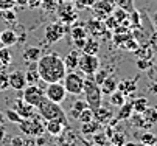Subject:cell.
<instances>
[{"label":"cell","instance_id":"1","mask_svg":"<svg viewBox=\"0 0 157 146\" xmlns=\"http://www.w3.org/2000/svg\"><path fill=\"white\" fill-rule=\"evenodd\" d=\"M36 69L39 72L40 79H44L45 82H59L64 79V76L67 73L62 58L55 51L42 54L37 61Z\"/></svg>","mask_w":157,"mask_h":146},{"label":"cell","instance_id":"2","mask_svg":"<svg viewBox=\"0 0 157 146\" xmlns=\"http://www.w3.org/2000/svg\"><path fill=\"white\" fill-rule=\"evenodd\" d=\"M82 93L86 96V101H87V106L90 107L92 110H95L97 107H100L103 104V93H101V89L100 86L95 82L94 76H84V89H82Z\"/></svg>","mask_w":157,"mask_h":146},{"label":"cell","instance_id":"3","mask_svg":"<svg viewBox=\"0 0 157 146\" xmlns=\"http://www.w3.org/2000/svg\"><path fill=\"white\" fill-rule=\"evenodd\" d=\"M84 73H81L79 70H73L65 73L64 79H62V84L67 90V93L70 95H81L82 89H84Z\"/></svg>","mask_w":157,"mask_h":146},{"label":"cell","instance_id":"4","mask_svg":"<svg viewBox=\"0 0 157 146\" xmlns=\"http://www.w3.org/2000/svg\"><path fill=\"white\" fill-rule=\"evenodd\" d=\"M39 110V115L44 120H53V118H61V120H67V115L64 114V110L61 109V106L58 103L50 101L48 98H44L39 106L36 107Z\"/></svg>","mask_w":157,"mask_h":146},{"label":"cell","instance_id":"5","mask_svg":"<svg viewBox=\"0 0 157 146\" xmlns=\"http://www.w3.org/2000/svg\"><path fill=\"white\" fill-rule=\"evenodd\" d=\"M78 69L81 73H84L86 76L94 75L98 69H100V59L98 54H79V62H78Z\"/></svg>","mask_w":157,"mask_h":146},{"label":"cell","instance_id":"6","mask_svg":"<svg viewBox=\"0 0 157 146\" xmlns=\"http://www.w3.org/2000/svg\"><path fill=\"white\" fill-rule=\"evenodd\" d=\"M44 98H45V93H44V90L37 84H27L22 89V99L31 104L33 107H37Z\"/></svg>","mask_w":157,"mask_h":146},{"label":"cell","instance_id":"7","mask_svg":"<svg viewBox=\"0 0 157 146\" xmlns=\"http://www.w3.org/2000/svg\"><path fill=\"white\" fill-rule=\"evenodd\" d=\"M44 93H45V98H48L50 101L58 103V104H61L67 98V90H65V87L62 84V81H59V82H48L45 90H44Z\"/></svg>","mask_w":157,"mask_h":146},{"label":"cell","instance_id":"8","mask_svg":"<svg viewBox=\"0 0 157 146\" xmlns=\"http://www.w3.org/2000/svg\"><path fill=\"white\" fill-rule=\"evenodd\" d=\"M67 33V28L64 22H53L45 28V40L48 44H56L58 40H61Z\"/></svg>","mask_w":157,"mask_h":146},{"label":"cell","instance_id":"9","mask_svg":"<svg viewBox=\"0 0 157 146\" xmlns=\"http://www.w3.org/2000/svg\"><path fill=\"white\" fill-rule=\"evenodd\" d=\"M114 8H115V5L112 3L110 0H98V2L92 6L95 17H98L100 20H104L107 16H110Z\"/></svg>","mask_w":157,"mask_h":146},{"label":"cell","instance_id":"10","mask_svg":"<svg viewBox=\"0 0 157 146\" xmlns=\"http://www.w3.org/2000/svg\"><path fill=\"white\" fill-rule=\"evenodd\" d=\"M56 11H58V14H59V17H61V22H67V24H72V22H75L76 20V17H78V14H76V9L72 6V3H61L59 5V8H56Z\"/></svg>","mask_w":157,"mask_h":146},{"label":"cell","instance_id":"11","mask_svg":"<svg viewBox=\"0 0 157 146\" xmlns=\"http://www.w3.org/2000/svg\"><path fill=\"white\" fill-rule=\"evenodd\" d=\"M65 128H67V120H61V118L47 120V123H45V131L50 135H53V137L62 135V132H64Z\"/></svg>","mask_w":157,"mask_h":146},{"label":"cell","instance_id":"12","mask_svg":"<svg viewBox=\"0 0 157 146\" xmlns=\"http://www.w3.org/2000/svg\"><path fill=\"white\" fill-rule=\"evenodd\" d=\"M86 30H87V33L92 34V37L104 36V33L107 31L106 27H104V22H103V20H100L98 17H94V19H90V20H87Z\"/></svg>","mask_w":157,"mask_h":146},{"label":"cell","instance_id":"13","mask_svg":"<svg viewBox=\"0 0 157 146\" xmlns=\"http://www.w3.org/2000/svg\"><path fill=\"white\" fill-rule=\"evenodd\" d=\"M8 82H10V87L14 90H22L27 86V79H25V73L20 72V70H14L13 73L8 75Z\"/></svg>","mask_w":157,"mask_h":146},{"label":"cell","instance_id":"14","mask_svg":"<svg viewBox=\"0 0 157 146\" xmlns=\"http://www.w3.org/2000/svg\"><path fill=\"white\" fill-rule=\"evenodd\" d=\"M112 118H114V112H112V109L110 107H106V106H101L100 107H97L95 110H94V120L95 121H98L101 126H104V124H107Z\"/></svg>","mask_w":157,"mask_h":146},{"label":"cell","instance_id":"15","mask_svg":"<svg viewBox=\"0 0 157 146\" xmlns=\"http://www.w3.org/2000/svg\"><path fill=\"white\" fill-rule=\"evenodd\" d=\"M64 61V67H65V72H73V70H78V62H79V50H72L65 54V58H62Z\"/></svg>","mask_w":157,"mask_h":146},{"label":"cell","instance_id":"16","mask_svg":"<svg viewBox=\"0 0 157 146\" xmlns=\"http://www.w3.org/2000/svg\"><path fill=\"white\" fill-rule=\"evenodd\" d=\"M14 110H16L22 118H30V117L34 114V107L31 106V104H28L27 101H24L22 98L14 101Z\"/></svg>","mask_w":157,"mask_h":146},{"label":"cell","instance_id":"17","mask_svg":"<svg viewBox=\"0 0 157 146\" xmlns=\"http://www.w3.org/2000/svg\"><path fill=\"white\" fill-rule=\"evenodd\" d=\"M42 56V51L39 47H27L22 53V59H24L25 64H33V62H37L39 58Z\"/></svg>","mask_w":157,"mask_h":146},{"label":"cell","instance_id":"18","mask_svg":"<svg viewBox=\"0 0 157 146\" xmlns=\"http://www.w3.org/2000/svg\"><path fill=\"white\" fill-rule=\"evenodd\" d=\"M0 44H2L3 47H13L17 44V33L14 30H3L0 31Z\"/></svg>","mask_w":157,"mask_h":146},{"label":"cell","instance_id":"19","mask_svg":"<svg viewBox=\"0 0 157 146\" xmlns=\"http://www.w3.org/2000/svg\"><path fill=\"white\" fill-rule=\"evenodd\" d=\"M117 90H120L124 96L126 95H132L134 92L137 90V78L136 79H124L120 81L117 84Z\"/></svg>","mask_w":157,"mask_h":146},{"label":"cell","instance_id":"20","mask_svg":"<svg viewBox=\"0 0 157 146\" xmlns=\"http://www.w3.org/2000/svg\"><path fill=\"white\" fill-rule=\"evenodd\" d=\"M40 118H42V117H40ZM40 118H39V117H34V114L28 118V123H30V135L37 137V135H42V134H44V131H45V126L42 124Z\"/></svg>","mask_w":157,"mask_h":146},{"label":"cell","instance_id":"21","mask_svg":"<svg viewBox=\"0 0 157 146\" xmlns=\"http://www.w3.org/2000/svg\"><path fill=\"white\" fill-rule=\"evenodd\" d=\"M129 121H131V124L134 128H137V129H145V131H149L151 128H152V124H149L148 121H145V118H143V115L142 114H134L132 112V115L129 117Z\"/></svg>","mask_w":157,"mask_h":146},{"label":"cell","instance_id":"22","mask_svg":"<svg viewBox=\"0 0 157 146\" xmlns=\"http://www.w3.org/2000/svg\"><path fill=\"white\" fill-rule=\"evenodd\" d=\"M117 84H118L117 78H114L112 75H109V76L103 81V84L100 86L101 93H103V95H110L112 92H115V90H117Z\"/></svg>","mask_w":157,"mask_h":146},{"label":"cell","instance_id":"23","mask_svg":"<svg viewBox=\"0 0 157 146\" xmlns=\"http://www.w3.org/2000/svg\"><path fill=\"white\" fill-rule=\"evenodd\" d=\"M81 51L86 53V54H98V51H100V42H98L95 37H86V44L81 48Z\"/></svg>","mask_w":157,"mask_h":146},{"label":"cell","instance_id":"24","mask_svg":"<svg viewBox=\"0 0 157 146\" xmlns=\"http://www.w3.org/2000/svg\"><path fill=\"white\" fill-rule=\"evenodd\" d=\"M103 126H101L98 121H95V120L89 121V123H81V134H84V135H94Z\"/></svg>","mask_w":157,"mask_h":146},{"label":"cell","instance_id":"25","mask_svg":"<svg viewBox=\"0 0 157 146\" xmlns=\"http://www.w3.org/2000/svg\"><path fill=\"white\" fill-rule=\"evenodd\" d=\"M89 106H87V101L86 99H76L73 104H72V109H70V117L73 118V120H76L78 118V115H79V112H82L84 109H87Z\"/></svg>","mask_w":157,"mask_h":146},{"label":"cell","instance_id":"26","mask_svg":"<svg viewBox=\"0 0 157 146\" xmlns=\"http://www.w3.org/2000/svg\"><path fill=\"white\" fill-rule=\"evenodd\" d=\"M120 110H118V114H117V120L120 121H124V120H129V117L132 115V112H134V109H132V104L131 103H124V104H121V106L118 107Z\"/></svg>","mask_w":157,"mask_h":146},{"label":"cell","instance_id":"27","mask_svg":"<svg viewBox=\"0 0 157 146\" xmlns=\"http://www.w3.org/2000/svg\"><path fill=\"white\" fill-rule=\"evenodd\" d=\"M134 53H136V56H137L139 59H152V54H154V51H152V48L149 47V44L139 45V48L134 51Z\"/></svg>","mask_w":157,"mask_h":146},{"label":"cell","instance_id":"28","mask_svg":"<svg viewBox=\"0 0 157 146\" xmlns=\"http://www.w3.org/2000/svg\"><path fill=\"white\" fill-rule=\"evenodd\" d=\"M109 103L112 104V106H115V107H120L121 104L126 103V96L120 90H115V92H112L109 95Z\"/></svg>","mask_w":157,"mask_h":146},{"label":"cell","instance_id":"29","mask_svg":"<svg viewBox=\"0 0 157 146\" xmlns=\"http://www.w3.org/2000/svg\"><path fill=\"white\" fill-rule=\"evenodd\" d=\"M131 104H132V109H134V112H137V114H142L149 104H148V99L145 98V96H139V98H136L134 101H131Z\"/></svg>","mask_w":157,"mask_h":146},{"label":"cell","instance_id":"30","mask_svg":"<svg viewBox=\"0 0 157 146\" xmlns=\"http://www.w3.org/2000/svg\"><path fill=\"white\" fill-rule=\"evenodd\" d=\"M25 79H27V84H37L40 81V76H39V72L36 67H31L25 72Z\"/></svg>","mask_w":157,"mask_h":146},{"label":"cell","instance_id":"31","mask_svg":"<svg viewBox=\"0 0 157 146\" xmlns=\"http://www.w3.org/2000/svg\"><path fill=\"white\" fill-rule=\"evenodd\" d=\"M142 115H143V118H145V121H148L149 124H155L157 123V109L155 107H146L143 112H142Z\"/></svg>","mask_w":157,"mask_h":146},{"label":"cell","instance_id":"32","mask_svg":"<svg viewBox=\"0 0 157 146\" xmlns=\"http://www.w3.org/2000/svg\"><path fill=\"white\" fill-rule=\"evenodd\" d=\"M11 61H13V54L10 51L8 47H2L0 48V64H2L3 67H8L11 64Z\"/></svg>","mask_w":157,"mask_h":146},{"label":"cell","instance_id":"33","mask_svg":"<svg viewBox=\"0 0 157 146\" xmlns=\"http://www.w3.org/2000/svg\"><path fill=\"white\" fill-rule=\"evenodd\" d=\"M70 34H72V39L87 37V30H86V27H84V25H81V24H75V27L72 28Z\"/></svg>","mask_w":157,"mask_h":146},{"label":"cell","instance_id":"34","mask_svg":"<svg viewBox=\"0 0 157 146\" xmlns=\"http://www.w3.org/2000/svg\"><path fill=\"white\" fill-rule=\"evenodd\" d=\"M140 143L148 144V146H155L157 144V135H154L152 132H143L140 135Z\"/></svg>","mask_w":157,"mask_h":146},{"label":"cell","instance_id":"35","mask_svg":"<svg viewBox=\"0 0 157 146\" xmlns=\"http://www.w3.org/2000/svg\"><path fill=\"white\" fill-rule=\"evenodd\" d=\"M109 75H110V70H109V69H98L92 76H94V79H95L97 84H98V86H101V84H103V81H104Z\"/></svg>","mask_w":157,"mask_h":146},{"label":"cell","instance_id":"36","mask_svg":"<svg viewBox=\"0 0 157 146\" xmlns=\"http://www.w3.org/2000/svg\"><path fill=\"white\" fill-rule=\"evenodd\" d=\"M112 16H114V17L117 19V22H118V24H123L124 20L129 17V13H128L126 9H123V8L115 6V8H114V11H112Z\"/></svg>","mask_w":157,"mask_h":146},{"label":"cell","instance_id":"37","mask_svg":"<svg viewBox=\"0 0 157 146\" xmlns=\"http://www.w3.org/2000/svg\"><path fill=\"white\" fill-rule=\"evenodd\" d=\"M76 120H78L79 123H89V121H92V120H94V110H92L90 107L84 109L82 112H79V115H78Z\"/></svg>","mask_w":157,"mask_h":146},{"label":"cell","instance_id":"38","mask_svg":"<svg viewBox=\"0 0 157 146\" xmlns=\"http://www.w3.org/2000/svg\"><path fill=\"white\" fill-rule=\"evenodd\" d=\"M109 141H110V143H114V144H117V146H123L128 140H126V135H124L123 132H120V131L117 132V131H115V132H114V135L110 137V140H109Z\"/></svg>","mask_w":157,"mask_h":146},{"label":"cell","instance_id":"39","mask_svg":"<svg viewBox=\"0 0 157 146\" xmlns=\"http://www.w3.org/2000/svg\"><path fill=\"white\" fill-rule=\"evenodd\" d=\"M40 6L44 8L45 13H55L58 8V0H42Z\"/></svg>","mask_w":157,"mask_h":146},{"label":"cell","instance_id":"40","mask_svg":"<svg viewBox=\"0 0 157 146\" xmlns=\"http://www.w3.org/2000/svg\"><path fill=\"white\" fill-rule=\"evenodd\" d=\"M110 2L114 3L115 6H118V8L126 9L128 13L134 9V3H132V0H110Z\"/></svg>","mask_w":157,"mask_h":146},{"label":"cell","instance_id":"41","mask_svg":"<svg viewBox=\"0 0 157 146\" xmlns=\"http://www.w3.org/2000/svg\"><path fill=\"white\" fill-rule=\"evenodd\" d=\"M5 117H6L11 123H17V124H19L22 120H24V118H22V117L14 110V109H6V110H5Z\"/></svg>","mask_w":157,"mask_h":146},{"label":"cell","instance_id":"42","mask_svg":"<svg viewBox=\"0 0 157 146\" xmlns=\"http://www.w3.org/2000/svg\"><path fill=\"white\" fill-rule=\"evenodd\" d=\"M107 141H109V138L106 137V134L104 132H95L94 134V143L97 144V146H104V144H107Z\"/></svg>","mask_w":157,"mask_h":146},{"label":"cell","instance_id":"43","mask_svg":"<svg viewBox=\"0 0 157 146\" xmlns=\"http://www.w3.org/2000/svg\"><path fill=\"white\" fill-rule=\"evenodd\" d=\"M2 17L6 20V22H10V24H13V22H16V20H17V14H16V11H14V9L2 11Z\"/></svg>","mask_w":157,"mask_h":146},{"label":"cell","instance_id":"44","mask_svg":"<svg viewBox=\"0 0 157 146\" xmlns=\"http://www.w3.org/2000/svg\"><path fill=\"white\" fill-rule=\"evenodd\" d=\"M10 87V82H8V73L5 70H0V92L5 90Z\"/></svg>","mask_w":157,"mask_h":146},{"label":"cell","instance_id":"45","mask_svg":"<svg viewBox=\"0 0 157 146\" xmlns=\"http://www.w3.org/2000/svg\"><path fill=\"white\" fill-rule=\"evenodd\" d=\"M98 0H76V6L78 9H86V8H92Z\"/></svg>","mask_w":157,"mask_h":146},{"label":"cell","instance_id":"46","mask_svg":"<svg viewBox=\"0 0 157 146\" xmlns=\"http://www.w3.org/2000/svg\"><path fill=\"white\" fill-rule=\"evenodd\" d=\"M137 67L143 72L152 67V59H137Z\"/></svg>","mask_w":157,"mask_h":146},{"label":"cell","instance_id":"47","mask_svg":"<svg viewBox=\"0 0 157 146\" xmlns=\"http://www.w3.org/2000/svg\"><path fill=\"white\" fill-rule=\"evenodd\" d=\"M16 8V0H0V11L14 9Z\"/></svg>","mask_w":157,"mask_h":146},{"label":"cell","instance_id":"48","mask_svg":"<svg viewBox=\"0 0 157 146\" xmlns=\"http://www.w3.org/2000/svg\"><path fill=\"white\" fill-rule=\"evenodd\" d=\"M148 44H149V47L152 48V51L157 53V31H154V33L151 34V37H149V40H148Z\"/></svg>","mask_w":157,"mask_h":146},{"label":"cell","instance_id":"49","mask_svg":"<svg viewBox=\"0 0 157 146\" xmlns=\"http://www.w3.org/2000/svg\"><path fill=\"white\" fill-rule=\"evenodd\" d=\"M40 3H42V0H28L27 8H30V9H36V8H40Z\"/></svg>","mask_w":157,"mask_h":146},{"label":"cell","instance_id":"50","mask_svg":"<svg viewBox=\"0 0 157 146\" xmlns=\"http://www.w3.org/2000/svg\"><path fill=\"white\" fill-rule=\"evenodd\" d=\"M11 146H25V140L22 137H14L11 140Z\"/></svg>","mask_w":157,"mask_h":146},{"label":"cell","instance_id":"51","mask_svg":"<svg viewBox=\"0 0 157 146\" xmlns=\"http://www.w3.org/2000/svg\"><path fill=\"white\" fill-rule=\"evenodd\" d=\"M73 44L76 47V50H81L86 44V37H81V39H73Z\"/></svg>","mask_w":157,"mask_h":146},{"label":"cell","instance_id":"52","mask_svg":"<svg viewBox=\"0 0 157 146\" xmlns=\"http://www.w3.org/2000/svg\"><path fill=\"white\" fill-rule=\"evenodd\" d=\"M34 143H36L37 146H44V144H45V143H47V140H45V138H44L42 135H37V138H36V141H34Z\"/></svg>","mask_w":157,"mask_h":146},{"label":"cell","instance_id":"53","mask_svg":"<svg viewBox=\"0 0 157 146\" xmlns=\"http://www.w3.org/2000/svg\"><path fill=\"white\" fill-rule=\"evenodd\" d=\"M5 135H6V128L3 126V123H2V124H0V141L5 138Z\"/></svg>","mask_w":157,"mask_h":146},{"label":"cell","instance_id":"54","mask_svg":"<svg viewBox=\"0 0 157 146\" xmlns=\"http://www.w3.org/2000/svg\"><path fill=\"white\" fill-rule=\"evenodd\" d=\"M28 0H16V6H22V8H27Z\"/></svg>","mask_w":157,"mask_h":146},{"label":"cell","instance_id":"55","mask_svg":"<svg viewBox=\"0 0 157 146\" xmlns=\"http://www.w3.org/2000/svg\"><path fill=\"white\" fill-rule=\"evenodd\" d=\"M152 24L157 27V11H155V13H154V16H152Z\"/></svg>","mask_w":157,"mask_h":146},{"label":"cell","instance_id":"56","mask_svg":"<svg viewBox=\"0 0 157 146\" xmlns=\"http://www.w3.org/2000/svg\"><path fill=\"white\" fill-rule=\"evenodd\" d=\"M151 90H152V92H154V93L157 95V82H154V84L151 86Z\"/></svg>","mask_w":157,"mask_h":146},{"label":"cell","instance_id":"57","mask_svg":"<svg viewBox=\"0 0 157 146\" xmlns=\"http://www.w3.org/2000/svg\"><path fill=\"white\" fill-rule=\"evenodd\" d=\"M3 120H5V114H2V112H0V124L3 123Z\"/></svg>","mask_w":157,"mask_h":146},{"label":"cell","instance_id":"58","mask_svg":"<svg viewBox=\"0 0 157 146\" xmlns=\"http://www.w3.org/2000/svg\"><path fill=\"white\" fill-rule=\"evenodd\" d=\"M134 146H148V144H143V143H136V141H134Z\"/></svg>","mask_w":157,"mask_h":146},{"label":"cell","instance_id":"59","mask_svg":"<svg viewBox=\"0 0 157 146\" xmlns=\"http://www.w3.org/2000/svg\"><path fill=\"white\" fill-rule=\"evenodd\" d=\"M64 2H69V3H70V2H72V0H61V3H64Z\"/></svg>","mask_w":157,"mask_h":146},{"label":"cell","instance_id":"60","mask_svg":"<svg viewBox=\"0 0 157 146\" xmlns=\"http://www.w3.org/2000/svg\"><path fill=\"white\" fill-rule=\"evenodd\" d=\"M107 146H117V144H114V143H107Z\"/></svg>","mask_w":157,"mask_h":146},{"label":"cell","instance_id":"61","mask_svg":"<svg viewBox=\"0 0 157 146\" xmlns=\"http://www.w3.org/2000/svg\"><path fill=\"white\" fill-rule=\"evenodd\" d=\"M31 146H37V144H36V143H34V144H31Z\"/></svg>","mask_w":157,"mask_h":146},{"label":"cell","instance_id":"62","mask_svg":"<svg viewBox=\"0 0 157 146\" xmlns=\"http://www.w3.org/2000/svg\"><path fill=\"white\" fill-rule=\"evenodd\" d=\"M44 146H45V144H44Z\"/></svg>","mask_w":157,"mask_h":146}]
</instances>
